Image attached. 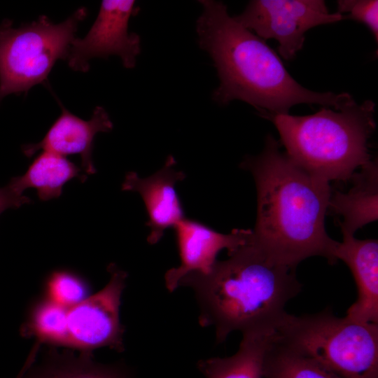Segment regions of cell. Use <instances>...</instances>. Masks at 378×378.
Returning a JSON list of instances; mask_svg holds the SVG:
<instances>
[{"instance_id": "obj_16", "label": "cell", "mask_w": 378, "mask_h": 378, "mask_svg": "<svg viewBox=\"0 0 378 378\" xmlns=\"http://www.w3.org/2000/svg\"><path fill=\"white\" fill-rule=\"evenodd\" d=\"M80 172V169L66 157L43 151L23 175L13 177L8 185L20 194L28 188H34L40 200L48 201L59 197L69 181L78 178L84 182L87 176Z\"/></svg>"}, {"instance_id": "obj_21", "label": "cell", "mask_w": 378, "mask_h": 378, "mask_svg": "<svg viewBox=\"0 0 378 378\" xmlns=\"http://www.w3.org/2000/svg\"><path fill=\"white\" fill-rule=\"evenodd\" d=\"M337 13L345 15L365 24L378 41V1L377 0H340L337 1Z\"/></svg>"}, {"instance_id": "obj_3", "label": "cell", "mask_w": 378, "mask_h": 378, "mask_svg": "<svg viewBox=\"0 0 378 378\" xmlns=\"http://www.w3.org/2000/svg\"><path fill=\"white\" fill-rule=\"evenodd\" d=\"M227 255L208 273H188L178 285L194 291L199 323L214 328L217 343L233 331L275 330L302 287L295 270L268 260L250 238Z\"/></svg>"}, {"instance_id": "obj_15", "label": "cell", "mask_w": 378, "mask_h": 378, "mask_svg": "<svg viewBox=\"0 0 378 378\" xmlns=\"http://www.w3.org/2000/svg\"><path fill=\"white\" fill-rule=\"evenodd\" d=\"M274 331L244 332L234 355L201 360L197 368L206 378H264L265 356Z\"/></svg>"}, {"instance_id": "obj_18", "label": "cell", "mask_w": 378, "mask_h": 378, "mask_svg": "<svg viewBox=\"0 0 378 378\" xmlns=\"http://www.w3.org/2000/svg\"><path fill=\"white\" fill-rule=\"evenodd\" d=\"M264 378H340L314 360L274 340L267 351Z\"/></svg>"}, {"instance_id": "obj_17", "label": "cell", "mask_w": 378, "mask_h": 378, "mask_svg": "<svg viewBox=\"0 0 378 378\" xmlns=\"http://www.w3.org/2000/svg\"><path fill=\"white\" fill-rule=\"evenodd\" d=\"M16 378H131L127 371L115 365L93 360L90 351L78 355L54 352L36 365L29 358Z\"/></svg>"}, {"instance_id": "obj_7", "label": "cell", "mask_w": 378, "mask_h": 378, "mask_svg": "<svg viewBox=\"0 0 378 378\" xmlns=\"http://www.w3.org/2000/svg\"><path fill=\"white\" fill-rule=\"evenodd\" d=\"M234 18L263 40L276 39L278 51L286 60L302 48L307 31L347 19L330 13L323 0H253Z\"/></svg>"}, {"instance_id": "obj_14", "label": "cell", "mask_w": 378, "mask_h": 378, "mask_svg": "<svg viewBox=\"0 0 378 378\" xmlns=\"http://www.w3.org/2000/svg\"><path fill=\"white\" fill-rule=\"evenodd\" d=\"M354 185L346 192H331L328 211L342 217V234L354 235L365 225L377 220V160L368 162L351 177Z\"/></svg>"}, {"instance_id": "obj_22", "label": "cell", "mask_w": 378, "mask_h": 378, "mask_svg": "<svg viewBox=\"0 0 378 378\" xmlns=\"http://www.w3.org/2000/svg\"><path fill=\"white\" fill-rule=\"evenodd\" d=\"M31 202L29 197L18 193L8 184L0 188V214L8 209H17Z\"/></svg>"}, {"instance_id": "obj_13", "label": "cell", "mask_w": 378, "mask_h": 378, "mask_svg": "<svg viewBox=\"0 0 378 378\" xmlns=\"http://www.w3.org/2000/svg\"><path fill=\"white\" fill-rule=\"evenodd\" d=\"M335 255L349 267L357 287V299L345 317L378 324L377 239H358L354 235L342 234V241H338Z\"/></svg>"}, {"instance_id": "obj_4", "label": "cell", "mask_w": 378, "mask_h": 378, "mask_svg": "<svg viewBox=\"0 0 378 378\" xmlns=\"http://www.w3.org/2000/svg\"><path fill=\"white\" fill-rule=\"evenodd\" d=\"M375 104L354 99L339 110L323 106L308 115H269L286 154L310 174L346 181L370 160L368 139L375 129Z\"/></svg>"}, {"instance_id": "obj_19", "label": "cell", "mask_w": 378, "mask_h": 378, "mask_svg": "<svg viewBox=\"0 0 378 378\" xmlns=\"http://www.w3.org/2000/svg\"><path fill=\"white\" fill-rule=\"evenodd\" d=\"M69 307L50 300L34 309L25 335L32 334L40 341L66 345Z\"/></svg>"}, {"instance_id": "obj_6", "label": "cell", "mask_w": 378, "mask_h": 378, "mask_svg": "<svg viewBox=\"0 0 378 378\" xmlns=\"http://www.w3.org/2000/svg\"><path fill=\"white\" fill-rule=\"evenodd\" d=\"M85 15L80 8L59 24L41 16L19 28H12L9 20L0 25V102L43 82L58 59H67Z\"/></svg>"}, {"instance_id": "obj_20", "label": "cell", "mask_w": 378, "mask_h": 378, "mask_svg": "<svg viewBox=\"0 0 378 378\" xmlns=\"http://www.w3.org/2000/svg\"><path fill=\"white\" fill-rule=\"evenodd\" d=\"M50 300L70 307L85 299L86 286L76 274L66 271L54 272L48 281Z\"/></svg>"}, {"instance_id": "obj_10", "label": "cell", "mask_w": 378, "mask_h": 378, "mask_svg": "<svg viewBox=\"0 0 378 378\" xmlns=\"http://www.w3.org/2000/svg\"><path fill=\"white\" fill-rule=\"evenodd\" d=\"M173 228L181 264L167 270L164 275L165 285L169 292L178 288V282L188 273H208L221 250L230 252L237 249L248 241L252 233L250 229H234L228 234H223L186 217Z\"/></svg>"}, {"instance_id": "obj_11", "label": "cell", "mask_w": 378, "mask_h": 378, "mask_svg": "<svg viewBox=\"0 0 378 378\" xmlns=\"http://www.w3.org/2000/svg\"><path fill=\"white\" fill-rule=\"evenodd\" d=\"M176 159L169 155L162 167L153 174L141 178L135 172L126 174L122 190L138 192L145 204L150 228L147 241L155 244L162 238L164 231L185 218L179 197L175 189L176 183L186 178V174L175 169Z\"/></svg>"}, {"instance_id": "obj_9", "label": "cell", "mask_w": 378, "mask_h": 378, "mask_svg": "<svg viewBox=\"0 0 378 378\" xmlns=\"http://www.w3.org/2000/svg\"><path fill=\"white\" fill-rule=\"evenodd\" d=\"M139 10L134 1H102L87 35L75 38L72 42L67 57L69 66L87 71L90 59L117 55L125 68L134 67L141 52V38L136 33L129 32L128 23Z\"/></svg>"}, {"instance_id": "obj_2", "label": "cell", "mask_w": 378, "mask_h": 378, "mask_svg": "<svg viewBox=\"0 0 378 378\" xmlns=\"http://www.w3.org/2000/svg\"><path fill=\"white\" fill-rule=\"evenodd\" d=\"M203 10L196 22L200 47L211 57L220 84L213 99L226 105L234 99L253 106L262 118L288 114L299 104L339 110L353 97L347 92H318L300 85L265 40L229 15L225 4L199 1Z\"/></svg>"}, {"instance_id": "obj_12", "label": "cell", "mask_w": 378, "mask_h": 378, "mask_svg": "<svg viewBox=\"0 0 378 378\" xmlns=\"http://www.w3.org/2000/svg\"><path fill=\"white\" fill-rule=\"evenodd\" d=\"M113 128L108 113L97 106L91 118L81 119L62 107V113L53 122L43 139L36 144L22 146V152L31 157L38 150L66 157L79 155L81 166L87 174H95L92 155L94 139L99 132H109Z\"/></svg>"}, {"instance_id": "obj_5", "label": "cell", "mask_w": 378, "mask_h": 378, "mask_svg": "<svg viewBox=\"0 0 378 378\" xmlns=\"http://www.w3.org/2000/svg\"><path fill=\"white\" fill-rule=\"evenodd\" d=\"M274 340L340 378H378V324L337 317L330 307L302 316L287 313Z\"/></svg>"}, {"instance_id": "obj_8", "label": "cell", "mask_w": 378, "mask_h": 378, "mask_svg": "<svg viewBox=\"0 0 378 378\" xmlns=\"http://www.w3.org/2000/svg\"><path fill=\"white\" fill-rule=\"evenodd\" d=\"M108 271L110 279L101 290L69 307L66 345L84 351L104 346L124 349L119 312L127 274L113 263Z\"/></svg>"}, {"instance_id": "obj_1", "label": "cell", "mask_w": 378, "mask_h": 378, "mask_svg": "<svg viewBox=\"0 0 378 378\" xmlns=\"http://www.w3.org/2000/svg\"><path fill=\"white\" fill-rule=\"evenodd\" d=\"M240 166L252 174L256 186L251 243L270 262L294 270L313 256L336 263L338 241L329 237L325 226L330 183L294 163L271 134L262 151L246 157Z\"/></svg>"}]
</instances>
